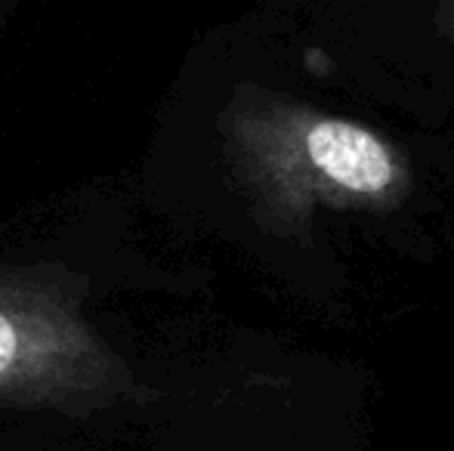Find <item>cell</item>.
<instances>
[{
    "mask_svg": "<svg viewBox=\"0 0 454 451\" xmlns=\"http://www.w3.org/2000/svg\"><path fill=\"white\" fill-rule=\"evenodd\" d=\"M127 393L130 371L62 284L0 278V405L90 411Z\"/></svg>",
    "mask_w": 454,
    "mask_h": 451,
    "instance_id": "cell-2",
    "label": "cell"
},
{
    "mask_svg": "<svg viewBox=\"0 0 454 451\" xmlns=\"http://www.w3.org/2000/svg\"><path fill=\"white\" fill-rule=\"evenodd\" d=\"M232 139L247 170L287 201L393 205L405 192L402 155L374 130L285 99H245Z\"/></svg>",
    "mask_w": 454,
    "mask_h": 451,
    "instance_id": "cell-1",
    "label": "cell"
}]
</instances>
